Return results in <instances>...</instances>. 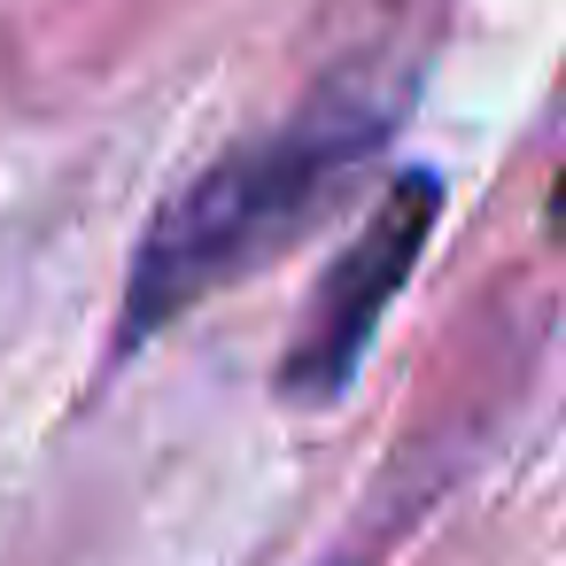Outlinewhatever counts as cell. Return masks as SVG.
<instances>
[{"label":"cell","mask_w":566,"mask_h":566,"mask_svg":"<svg viewBox=\"0 0 566 566\" xmlns=\"http://www.w3.org/2000/svg\"><path fill=\"white\" fill-rule=\"evenodd\" d=\"M380 140H388V109H303L295 125H280V133L218 156L210 171H195L133 256L117 342L140 349L179 311L210 303L241 272L295 249L342 202V187L373 164Z\"/></svg>","instance_id":"cell-1"},{"label":"cell","mask_w":566,"mask_h":566,"mask_svg":"<svg viewBox=\"0 0 566 566\" xmlns=\"http://www.w3.org/2000/svg\"><path fill=\"white\" fill-rule=\"evenodd\" d=\"M551 233L566 241V171H558V187H551Z\"/></svg>","instance_id":"cell-3"},{"label":"cell","mask_w":566,"mask_h":566,"mask_svg":"<svg viewBox=\"0 0 566 566\" xmlns=\"http://www.w3.org/2000/svg\"><path fill=\"white\" fill-rule=\"evenodd\" d=\"M434 218H442V179L434 171L388 179V195L373 202V218L349 233V249L318 280V303H311V318H303V334H295V349L280 365V388L295 403H334L349 388V373L365 365L388 303L403 295V280H411Z\"/></svg>","instance_id":"cell-2"}]
</instances>
